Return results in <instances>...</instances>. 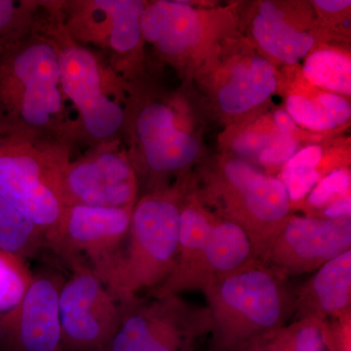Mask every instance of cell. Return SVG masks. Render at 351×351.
Segmentation results:
<instances>
[{"label":"cell","instance_id":"9","mask_svg":"<svg viewBox=\"0 0 351 351\" xmlns=\"http://www.w3.org/2000/svg\"><path fill=\"white\" fill-rule=\"evenodd\" d=\"M120 306L119 328L103 351H193L196 341L212 331L209 308L180 295H138Z\"/></svg>","mask_w":351,"mask_h":351},{"label":"cell","instance_id":"30","mask_svg":"<svg viewBox=\"0 0 351 351\" xmlns=\"http://www.w3.org/2000/svg\"><path fill=\"white\" fill-rule=\"evenodd\" d=\"M320 217L317 218L325 219H336L351 217V197L350 195L339 199L332 201L326 206L321 208Z\"/></svg>","mask_w":351,"mask_h":351},{"label":"cell","instance_id":"6","mask_svg":"<svg viewBox=\"0 0 351 351\" xmlns=\"http://www.w3.org/2000/svg\"><path fill=\"white\" fill-rule=\"evenodd\" d=\"M73 152L55 138L0 128V196L43 230L47 246L66 209L63 177Z\"/></svg>","mask_w":351,"mask_h":351},{"label":"cell","instance_id":"12","mask_svg":"<svg viewBox=\"0 0 351 351\" xmlns=\"http://www.w3.org/2000/svg\"><path fill=\"white\" fill-rule=\"evenodd\" d=\"M133 207L69 205L48 249L69 269L78 263H86L97 274L125 241Z\"/></svg>","mask_w":351,"mask_h":351},{"label":"cell","instance_id":"19","mask_svg":"<svg viewBox=\"0 0 351 351\" xmlns=\"http://www.w3.org/2000/svg\"><path fill=\"white\" fill-rule=\"evenodd\" d=\"M251 34L267 56L289 66L297 64L315 48V36L298 27L277 2L260 3L252 20Z\"/></svg>","mask_w":351,"mask_h":351},{"label":"cell","instance_id":"18","mask_svg":"<svg viewBox=\"0 0 351 351\" xmlns=\"http://www.w3.org/2000/svg\"><path fill=\"white\" fill-rule=\"evenodd\" d=\"M351 250L320 267L294 298L295 320L341 319L350 315Z\"/></svg>","mask_w":351,"mask_h":351},{"label":"cell","instance_id":"17","mask_svg":"<svg viewBox=\"0 0 351 351\" xmlns=\"http://www.w3.org/2000/svg\"><path fill=\"white\" fill-rule=\"evenodd\" d=\"M216 82L217 106L230 117L243 115L263 105L276 93L279 85L276 66L258 54L230 59Z\"/></svg>","mask_w":351,"mask_h":351},{"label":"cell","instance_id":"14","mask_svg":"<svg viewBox=\"0 0 351 351\" xmlns=\"http://www.w3.org/2000/svg\"><path fill=\"white\" fill-rule=\"evenodd\" d=\"M64 280L54 269L34 272L19 304L0 316V350L63 351L59 295Z\"/></svg>","mask_w":351,"mask_h":351},{"label":"cell","instance_id":"10","mask_svg":"<svg viewBox=\"0 0 351 351\" xmlns=\"http://www.w3.org/2000/svg\"><path fill=\"white\" fill-rule=\"evenodd\" d=\"M140 184L121 138L87 147L69 161L63 177L64 206H134Z\"/></svg>","mask_w":351,"mask_h":351},{"label":"cell","instance_id":"27","mask_svg":"<svg viewBox=\"0 0 351 351\" xmlns=\"http://www.w3.org/2000/svg\"><path fill=\"white\" fill-rule=\"evenodd\" d=\"M351 175L348 168H337L323 176L319 182L309 191L307 206L321 209L332 201L350 195Z\"/></svg>","mask_w":351,"mask_h":351},{"label":"cell","instance_id":"20","mask_svg":"<svg viewBox=\"0 0 351 351\" xmlns=\"http://www.w3.org/2000/svg\"><path fill=\"white\" fill-rule=\"evenodd\" d=\"M313 88L309 91L292 92L286 98L285 110L298 126L326 132L350 121L351 107L346 97Z\"/></svg>","mask_w":351,"mask_h":351},{"label":"cell","instance_id":"15","mask_svg":"<svg viewBox=\"0 0 351 351\" xmlns=\"http://www.w3.org/2000/svg\"><path fill=\"white\" fill-rule=\"evenodd\" d=\"M207 11L191 2L175 0L147 1L142 18L143 38L157 56L179 69L188 68L197 53L216 38L218 29Z\"/></svg>","mask_w":351,"mask_h":351},{"label":"cell","instance_id":"25","mask_svg":"<svg viewBox=\"0 0 351 351\" xmlns=\"http://www.w3.org/2000/svg\"><path fill=\"white\" fill-rule=\"evenodd\" d=\"M44 0H0V47L38 27Z\"/></svg>","mask_w":351,"mask_h":351},{"label":"cell","instance_id":"8","mask_svg":"<svg viewBox=\"0 0 351 351\" xmlns=\"http://www.w3.org/2000/svg\"><path fill=\"white\" fill-rule=\"evenodd\" d=\"M144 0H57L64 29L96 52L126 87L145 77Z\"/></svg>","mask_w":351,"mask_h":351},{"label":"cell","instance_id":"23","mask_svg":"<svg viewBox=\"0 0 351 351\" xmlns=\"http://www.w3.org/2000/svg\"><path fill=\"white\" fill-rule=\"evenodd\" d=\"M302 75L311 86L348 97L351 94V60L348 53L336 48L311 51L306 57Z\"/></svg>","mask_w":351,"mask_h":351},{"label":"cell","instance_id":"28","mask_svg":"<svg viewBox=\"0 0 351 351\" xmlns=\"http://www.w3.org/2000/svg\"><path fill=\"white\" fill-rule=\"evenodd\" d=\"M298 152V143L295 137L277 133L269 145L261 152L257 161L265 168H276L287 162Z\"/></svg>","mask_w":351,"mask_h":351},{"label":"cell","instance_id":"31","mask_svg":"<svg viewBox=\"0 0 351 351\" xmlns=\"http://www.w3.org/2000/svg\"><path fill=\"white\" fill-rule=\"evenodd\" d=\"M274 125L278 133L285 136L295 137V132L299 130V126L295 124L292 117L285 110H277L274 115Z\"/></svg>","mask_w":351,"mask_h":351},{"label":"cell","instance_id":"11","mask_svg":"<svg viewBox=\"0 0 351 351\" xmlns=\"http://www.w3.org/2000/svg\"><path fill=\"white\" fill-rule=\"evenodd\" d=\"M71 270L59 295L63 351H103L119 328L121 306L86 263Z\"/></svg>","mask_w":351,"mask_h":351},{"label":"cell","instance_id":"5","mask_svg":"<svg viewBox=\"0 0 351 351\" xmlns=\"http://www.w3.org/2000/svg\"><path fill=\"white\" fill-rule=\"evenodd\" d=\"M286 279L258 261L202 291L217 350L242 351L287 324L294 314L295 294Z\"/></svg>","mask_w":351,"mask_h":351},{"label":"cell","instance_id":"33","mask_svg":"<svg viewBox=\"0 0 351 351\" xmlns=\"http://www.w3.org/2000/svg\"><path fill=\"white\" fill-rule=\"evenodd\" d=\"M242 351H277L274 350H271V348H267L265 345H263L262 343H260L258 341H252L250 345L247 346L246 348H244Z\"/></svg>","mask_w":351,"mask_h":351},{"label":"cell","instance_id":"16","mask_svg":"<svg viewBox=\"0 0 351 351\" xmlns=\"http://www.w3.org/2000/svg\"><path fill=\"white\" fill-rule=\"evenodd\" d=\"M258 262L248 235L237 223L216 217L206 244L184 267L173 270L162 284L147 292L149 297L203 291L219 279Z\"/></svg>","mask_w":351,"mask_h":351},{"label":"cell","instance_id":"7","mask_svg":"<svg viewBox=\"0 0 351 351\" xmlns=\"http://www.w3.org/2000/svg\"><path fill=\"white\" fill-rule=\"evenodd\" d=\"M204 198L217 208L218 218L243 228L260 262L292 207L281 180L243 158L223 161L207 178Z\"/></svg>","mask_w":351,"mask_h":351},{"label":"cell","instance_id":"29","mask_svg":"<svg viewBox=\"0 0 351 351\" xmlns=\"http://www.w3.org/2000/svg\"><path fill=\"white\" fill-rule=\"evenodd\" d=\"M277 133L276 129L274 131L250 130L244 132L235 140V151L244 158L253 159L257 161L261 152L269 145L270 140Z\"/></svg>","mask_w":351,"mask_h":351},{"label":"cell","instance_id":"2","mask_svg":"<svg viewBox=\"0 0 351 351\" xmlns=\"http://www.w3.org/2000/svg\"><path fill=\"white\" fill-rule=\"evenodd\" d=\"M186 179L138 196L125 241L96 274L119 304L162 284L175 267Z\"/></svg>","mask_w":351,"mask_h":351},{"label":"cell","instance_id":"1","mask_svg":"<svg viewBox=\"0 0 351 351\" xmlns=\"http://www.w3.org/2000/svg\"><path fill=\"white\" fill-rule=\"evenodd\" d=\"M38 27L0 47V128L80 145L77 122L62 89L56 46Z\"/></svg>","mask_w":351,"mask_h":351},{"label":"cell","instance_id":"3","mask_svg":"<svg viewBox=\"0 0 351 351\" xmlns=\"http://www.w3.org/2000/svg\"><path fill=\"white\" fill-rule=\"evenodd\" d=\"M120 138L137 174L140 193L169 186L199 156V142L186 128L178 99L154 90L147 76L126 88Z\"/></svg>","mask_w":351,"mask_h":351},{"label":"cell","instance_id":"13","mask_svg":"<svg viewBox=\"0 0 351 351\" xmlns=\"http://www.w3.org/2000/svg\"><path fill=\"white\" fill-rule=\"evenodd\" d=\"M351 250V217L325 219L290 216L261 263L286 277L311 274Z\"/></svg>","mask_w":351,"mask_h":351},{"label":"cell","instance_id":"21","mask_svg":"<svg viewBox=\"0 0 351 351\" xmlns=\"http://www.w3.org/2000/svg\"><path fill=\"white\" fill-rule=\"evenodd\" d=\"M216 219L186 181L180 215L179 243L174 269L191 262L206 244ZM172 274V272H171Z\"/></svg>","mask_w":351,"mask_h":351},{"label":"cell","instance_id":"24","mask_svg":"<svg viewBox=\"0 0 351 351\" xmlns=\"http://www.w3.org/2000/svg\"><path fill=\"white\" fill-rule=\"evenodd\" d=\"M324 149L319 145H311L295 152L284 164L279 179L285 186L291 204L304 199L320 181Z\"/></svg>","mask_w":351,"mask_h":351},{"label":"cell","instance_id":"4","mask_svg":"<svg viewBox=\"0 0 351 351\" xmlns=\"http://www.w3.org/2000/svg\"><path fill=\"white\" fill-rule=\"evenodd\" d=\"M43 27L57 48L62 89L76 113L80 145L88 147L121 137L126 85L96 52L69 36L57 0H45Z\"/></svg>","mask_w":351,"mask_h":351},{"label":"cell","instance_id":"32","mask_svg":"<svg viewBox=\"0 0 351 351\" xmlns=\"http://www.w3.org/2000/svg\"><path fill=\"white\" fill-rule=\"evenodd\" d=\"M313 5L320 12L330 14H339L345 12L350 8V0H316L313 1Z\"/></svg>","mask_w":351,"mask_h":351},{"label":"cell","instance_id":"22","mask_svg":"<svg viewBox=\"0 0 351 351\" xmlns=\"http://www.w3.org/2000/svg\"><path fill=\"white\" fill-rule=\"evenodd\" d=\"M48 249L45 233L0 196V250L31 260Z\"/></svg>","mask_w":351,"mask_h":351},{"label":"cell","instance_id":"26","mask_svg":"<svg viewBox=\"0 0 351 351\" xmlns=\"http://www.w3.org/2000/svg\"><path fill=\"white\" fill-rule=\"evenodd\" d=\"M32 276L27 260L0 250V316L19 304Z\"/></svg>","mask_w":351,"mask_h":351}]
</instances>
